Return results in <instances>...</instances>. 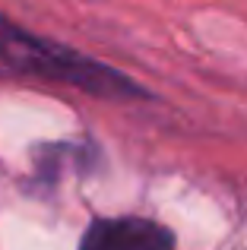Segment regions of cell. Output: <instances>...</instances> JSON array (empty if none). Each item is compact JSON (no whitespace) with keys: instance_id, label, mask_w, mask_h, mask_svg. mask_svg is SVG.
I'll use <instances>...</instances> for the list:
<instances>
[{"instance_id":"6da1fadb","label":"cell","mask_w":247,"mask_h":250,"mask_svg":"<svg viewBox=\"0 0 247 250\" xmlns=\"http://www.w3.org/2000/svg\"><path fill=\"white\" fill-rule=\"evenodd\" d=\"M0 61L13 70L35 73V76H44V80L70 83L76 89L92 92V95H105V98L143 95L140 85L130 83L118 70L105 67V63L92 61V57L76 54L67 44H57V42H48V38L32 35V32L19 29L6 16H0Z\"/></svg>"},{"instance_id":"7a4b0ae2","label":"cell","mask_w":247,"mask_h":250,"mask_svg":"<svg viewBox=\"0 0 247 250\" xmlns=\"http://www.w3.org/2000/svg\"><path fill=\"white\" fill-rule=\"evenodd\" d=\"M174 234L165 225L136 215L124 219H95L82 234L80 250H171Z\"/></svg>"}]
</instances>
